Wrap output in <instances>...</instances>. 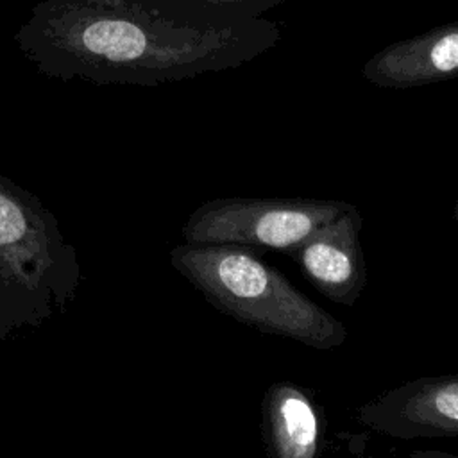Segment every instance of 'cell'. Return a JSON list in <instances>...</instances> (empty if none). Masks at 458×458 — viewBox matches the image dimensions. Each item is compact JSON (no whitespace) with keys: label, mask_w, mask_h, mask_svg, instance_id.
Returning <instances> with one entry per match:
<instances>
[{"label":"cell","mask_w":458,"mask_h":458,"mask_svg":"<svg viewBox=\"0 0 458 458\" xmlns=\"http://www.w3.org/2000/svg\"><path fill=\"white\" fill-rule=\"evenodd\" d=\"M281 39V25L267 18L195 29L140 0H39L14 34L41 75L97 86H157L225 72Z\"/></svg>","instance_id":"obj_1"},{"label":"cell","mask_w":458,"mask_h":458,"mask_svg":"<svg viewBox=\"0 0 458 458\" xmlns=\"http://www.w3.org/2000/svg\"><path fill=\"white\" fill-rule=\"evenodd\" d=\"M170 263L215 310L261 333L317 351L347 340L338 318L249 247L184 242L170 250Z\"/></svg>","instance_id":"obj_2"},{"label":"cell","mask_w":458,"mask_h":458,"mask_svg":"<svg viewBox=\"0 0 458 458\" xmlns=\"http://www.w3.org/2000/svg\"><path fill=\"white\" fill-rule=\"evenodd\" d=\"M81 265L54 213L0 174V340L45 326L75 301Z\"/></svg>","instance_id":"obj_3"},{"label":"cell","mask_w":458,"mask_h":458,"mask_svg":"<svg viewBox=\"0 0 458 458\" xmlns=\"http://www.w3.org/2000/svg\"><path fill=\"white\" fill-rule=\"evenodd\" d=\"M349 206L344 200L304 197H222L195 208L181 233L186 243L240 245L288 254Z\"/></svg>","instance_id":"obj_4"},{"label":"cell","mask_w":458,"mask_h":458,"mask_svg":"<svg viewBox=\"0 0 458 458\" xmlns=\"http://www.w3.org/2000/svg\"><path fill=\"white\" fill-rule=\"evenodd\" d=\"M358 420L401 440L458 437V374L422 376L390 388L365 403Z\"/></svg>","instance_id":"obj_5"},{"label":"cell","mask_w":458,"mask_h":458,"mask_svg":"<svg viewBox=\"0 0 458 458\" xmlns=\"http://www.w3.org/2000/svg\"><path fill=\"white\" fill-rule=\"evenodd\" d=\"M363 216L354 204L315 229L292 252L306 279L327 299L352 308L367 286V263L360 243Z\"/></svg>","instance_id":"obj_6"},{"label":"cell","mask_w":458,"mask_h":458,"mask_svg":"<svg viewBox=\"0 0 458 458\" xmlns=\"http://www.w3.org/2000/svg\"><path fill=\"white\" fill-rule=\"evenodd\" d=\"M361 75L385 89L458 79V20L386 45L365 61Z\"/></svg>","instance_id":"obj_7"},{"label":"cell","mask_w":458,"mask_h":458,"mask_svg":"<svg viewBox=\"0 0 458 458\" xmlns=\"http://www.w3.org/2000/svg\"><path fill=\"white\" fill-rule=\"evenodd\" d=\"M267 458H318L324 419L311 394L297 383H272L261 401Z\"/></svg>","instance_id":"obj_8"},{"label":"cell","mask_w":458,"mask_h":458,"mask_svg":"<svg viewBox=\"0 0 458 458\" xmlns=\"http://www.w3.org/2000/svg\"><path fill=\"white\" fill-rule=\"evenodd\" d=\"M161 16L195 29H225L265 18L288 0H140Z\"/></svg>","instance_id":"obj_9"},{"label":"cell","mask_w":458,"mask_h":458,"mask_svg":"<svg viewBox=\"0 0 458 458\" xmlns=\"http://www.w3.org/2000/svg\"><path fill=\"white\" fill-rule=\"evenodd\" d=\"M408 458H458V454L438 451V449H428V451H415Z\"/></svg>","instance_id":"obj_10"},{"label":"cell","mask_w":458,"mask_h":458,"mask_svg":"<svg viewBox=\"0 0 458 458\" xmlns=\"http://www.w3.org/2000/svg\"><path fill=\"white\" fill-rule=\"evenodd\" d=\"M453 218H454V222L458 225V200L454 202V208H453Z\"/></svg>","instance_id":"obj_11"}]
</instances>
